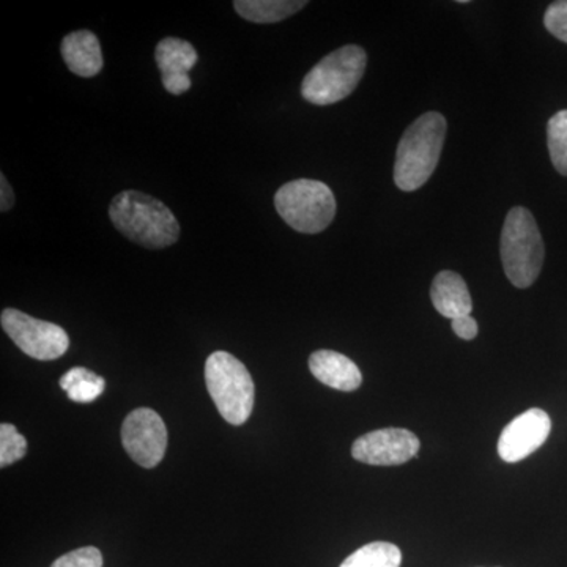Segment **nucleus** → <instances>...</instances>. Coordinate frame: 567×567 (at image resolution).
<instances>
[{"label":"nucleus","mask_w":567,"mask_h":567,"mask_svg":"<svg viewBox=\"0 0 567 567\" xmlns=\"http://www.w3.org/2000/svg\"><path fill=\"white\" fill-rule=\"evenodd\" d=\"M420 440L401 427L379 429L354 440L352 457L361 464L394 466L417 456Z\"/></svg>","instance_id":"9"},{"label":"nucleus","mask_w":567,"mask_h":567,"mask_svg":"<svg viewBox=\"0 0 567 567\" xmlns=\"http://www.w3.org/2000/svg\"><path fill=\"white\" fill-rule=\"evenodd\" d=\"M275 207L284 221L301 234L322 233L336 216V199L330 186L308 178L281 186L275 196Z\"/></svg>","instance_id":"6"},{"label":"nucleus","mask_w":567,"mask_h":567,"mask_svg":"<svg viewBox=\"0 0 567 567\" xmlns=\"http://www.w3.org/2000/svg\"><path fill=\"white\" fill-rule=\"evenodd\" d=\"M368 55L357 44L339 48L306 74L301 95L316 106H330L352 95L364 76Z\"/></svg>","instance_id":"4"},{"label":"nucleus","mask_w":567,"mask_h":567,"mask_svg":"<svg viewBox=\"0 0 567 567\" xmlns=\"http://www.w3.org/2000/svg\"><path fill=\"white\" fill-rule=\"evenodd\" d=\"M309 369L323 385L346 393L357 391L363 383L360 368L346 354L334 350H317L309 358Z\"/></svg>","instance_id":"12"},{"label":"nucleus","mask_w":567,"mask_h":567,"mask_svg":"<svg viewBox=\"0 0 567 567\" xmlns=\"http://www.w3.org/2000/svg\"><path fill=\"white\" fill-rule=\"evenodd\" d=\"M155 61L162 70L164 89L173 95H183L192 89L189 71L199 58L189 41L182 39H164L156 44Z\"/></svg>","instance_id":"11"},{"label":"nucleus","mask_w":567,"mask_h":567,"mask_svg":"<svg viewBox=\"0 0 567 567\" xmlns=\"http://www.w3.org/2000/svg\"><path fill=\"white\" fill-rule=\"evenodd\" d=\"M63 61L71 73L93 78L103 69V52L99 37L91 31L71 32L62 40Z\"/></svg>","instance_id":"13"},{"label":"nucleus","mask_w":567,"mask_h":567,"mask_svg":"<svg viewBox=\"0 0 567 567\" xmlns=\"http://www.w3.org/2000/svg\"><path fill=\"white\" fill-rule=\"evenodd\" d=\"M453 324V331L458 338L464 341H472L477 336V322L472 316L458 317V319L451 320Z\"/></svg>","instance_id":"22"},{"label":"nucleus","mask_w":567,"mask_h":567,"mask_svg":"<svg viewBox=\"0 0 567 567\" xmlns=\"http://www.w3.org/2000/svg\"><path fill=\"white\" fill-rule=\"evenodd\" d=\"M122 443L128 456L144 468L163 461L167 450V429L163 417L152 409H137L125 417Z\"/></svg>","instance_id":"8"},{"label":"nucleus","mask_w":567,"mask_h":567,"mask_svg":"<svg viewBox=\"0 0 567 567\" xmlns=\"http://www.w3.org/2000/svg\"><path fill=\"white\" fill-rule=\"evenodd\" d=\"M544 25L551 35L567 44V0L550 3L544 14Z\"/></svg>","instance_id":"21"},{"label":"nucleus","mask_w":567,"mask_h":567,"mask_svg":"<svg viewBox=\"0 0 567 567\" xmlns=\"http://www.w3.org/2000/svg\"><path fill=\"white\" fill-rule=\"evenodd\" d=\"M61 388L70 401L89 404L96 401L106 388V380L85 368H73L61 379Z\"/></svg>","instance_id":"16"},{"label":"nucleus","mask_w":567,"mask_h":567,"mask_svg":"<svg viewBox=\"0 0 567 567\" xmlns=\"http://www.w3.org/2000/svg\"><path fill=\"white\" fill-rule=\"evenodd\" d=\"M446 118L440 112H427L416 118L398 145L394 164L395 186L402 192H416L434 174L446 137Z\"/></svg>","instance_id":"2"},{"label":"nucleus","mask_w":567,"mask_h":567,"mask_svg":"<svg viewBox=\"0 0 567 567\" xmlns=\"http://www.w3.org/2000/svg\"><path fill=\"white\" fill-rule=\"evenodd\" d=\"M431 300L436 311L446 319L472 316V295L464 278L454 271H440L435 276L431 287Z\"/></svg>","instance_id":"14"},{"label":"nucleus","mask_w":567,"mask_h":567,"mask_svg":"<svg viewBox=\"0 0 567 567\" xmlns=\"http://www.w3.org/2000/svg\"><path fill=\"white\" fill-rule=\"evenodd\" d=\"M51 567H103V555L96 547H81L62 555Z\"/></svg>","instance_id":"20"},{"label":"nucleus","mask_w":567,"mask_h":567,"mask_svg":"<svg viewBox=\"0 0 567 567\" xmlns=\"http://www.w3.org/2000/svg\"><path fill=\"white\" fill-rule=\"evenodd\" d=\"M25 453H28V442L18 429L9 423L0 425V466L6 468L21 461Z\"/></svg>","instance_id":"19"},{"label":"nucleus","mask_w":567,"mask_h":567,"mask_svg":"<svg viewBox=\"0 0 567 567\" xmlns=\"http://www.w3.org/2000/svg\"><path fill=\"white\" fill-rule=\"evenodd\" d=\"M205 383L219 415L227 423L241 425L249 420L256 388L251 374L238 358L223 350L212 353L205 363Z\"/></svg>","instance_id":"5"},{"label":"nucleus","mask_w":567,"mask_h":567,"mask_svg":"<svg viewBox=\"0 0 567 567\" xmlns=\"http://www.w3.org/2000/svg\"><path fill=\"white\" fill-rule=\"evenodd\" d=\"M0 182H2V197H0V210L3 213L11 210L14 204V193L11 189L10 183L7 182L6 175H0Z\"/></svg>","instance_id":"23"},{"label":"nucleus","mask_w":567,"mask_h":567,"mask_svg":"<svg viewBox=\"0 0 567 567\" xmlns=\"http://www.w3.org/2000/svg\"><path fill=\"white\" fill-rule=\"evenodd\" d=\"M402 554L391 543H371L358 548L339 567H401Z\"/></svg>","instance_id":"17"},{"label":"nucleus","mask_w":567,"mask_h":567,"mask_svg":"<svg viewBox=\"0 0 567 567\" xmlns=\"http://www.w3.org/2000/svg\"><path fill=\"white\" fill-rule=\"evenodd\" d=\"M0 323L21 352L33 360H58L69 350V334L59 324L44 322L11 308L3 309Z\"/></svg>","instance_id":"7"},{"label":"nucleus","mask_w":567,"mask_h":567,"mask_svg":"<svg viewBox=\"0 0 567 567\" xmlns=\"http://www.w3.org/2000/svg\"><path fill=\"white\" fill-rule=\"evenodd\" d=\"M115 229L148 249H163L177 244L181 224L162 200L141 192H122L110 205Z\"/></svg>","instance_id":"1"},{"label":"nucleus","mask_w":567,"mask_h":567,"mask_svg":"<svg viewBox=\"0 0 567 567\" xmlns=\"http://www.w3.org/2000/svg\"><path fill=\"white\" fill-rule=\"evenodd\" d=\"M550 432V416L544 410L529 409L503 429L498 440L499 457L507 464H517L539 450Z\"/></svg>","instance_id":"10"},{"label":"nucleus","mask_w":567,"mask_h":567,"mask_svg":"<svg viewBox=\"0 0 567 567\" xmlns=\"http://www.w3.org/2000/svg\"><path fill=\"white\" fill-rule=\"evenodd\" d=\"M308 6L306 0H235L237 13L246 21L274 24L287 20Z\"/></svg>","instance_id":"15"},{"label":"nucleus","mask_w":567,"mask_h":567,"mask_svg":"<svg viewBox=\"0 0 567 567\" xmlns=\"http://www.w3.org/2000/svg\"><path fill=\"white\" fill-rule=\"evenodd\" d=\"M502 262L507 279L518 289H528L539 278L546 248L532 212L511 208L502 230Z\"/></svg>","instance_id":"3"},{"label":"nucleus","mask_w":567,"mask_h":567,"mask_svg":"<svg viewBox=\"0 0 567 567\" xmlns=\"http://www.w3.org/2000/svg\"><path fill=\"white\" fill-rule=\"evenodd\" d=\"M548 152L551 164L567 177V110L559 111L547 123Z\"/></svg>","instance_id":"18"}]
</instances>
